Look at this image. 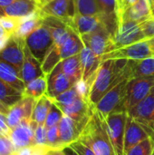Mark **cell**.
<instances>
[{
    "label": "cell",
    "instance_id": "1",
    "mask_svg": "<svg viewBox=\"0 0 154 155\" xmlns=\"http://www.w3.org/2000/svg\"><path fill=\"white\" fill-rule=\"evenodd\" d=\"M133 60H105L103 61L92 84L88 102L94 105L115 84L123 79H131Z\"/></svg>",
    "mask_w": 154,
    "mask_h": 155
},
{
    "label": "cell",
    "instance_id": "2",
    "mask_svg": "<svg viewBox=\"0 0 154 155\" xmlns=\"http://www.w3.org/2000/svg\"><path fill=\"white\" fill-rule=\"evenodd\" d=\"M78 141L88 146L96 155H116L106 130L104 118L95 109L82 130Z\"/></svg>",
    "mask_w": 154,
    "mask_h": 155
},
{
    "label": "cell",
    "instance_id": "3",
    "mask_svg": "<svg viewBox=\"0 0 154 155\" xmlns=\"http://www.w3.org/2000/svg\"><path fill=\"white\" fill-rule=\"evenodd\" d=\"M145 39L147 38L143 29V23L140 24L137 22L117 19L116 26L113 34V45L111 51Z\"/></svg>",
    "mask_w": 154,
    "mask_h": 155
},
{
    "label": "cell",
    "instance_id": "4",
    "mask_svg": "<svg viewBox=\"0 0 154 155\" xmlns=\"http://www.w3.org/2000/svg\"><path fill=\"white\" fill-rule=\"evenodd\" d=\"M154 87V75L130 79L126 85L125 96L118 112H128L143 98Z\"/></svg>",
    "mask_w": 154,
    "mask_h": 155
},
{
    "label": "cell",
    "instance_id": "5",
    "mask_svg": "<svg viewBox=\"0 0 154 155\" xmlns=\"http://www.w3.org/2000/svg\"><path fill=\"white\" fill-rule=\"evenodd\" d=\"M32 54L42 64L54 45V38L45 24H42L25 39Z\"/></svg>",
    "mask_w": 154,
    "mask_h": 155
},
{
    "label": "cell",
    "instance_id": "6",
    "mask_svg": "<svg viewBox=\"0 0 154 155\" xmlns=\"http://www.w3.org/2000/svg\"><path fill=\"white\" fill-rule=\"evenodd\" d=\"M127 112H114L104 118L106 130L116 155L124 154V134Z\"/></svg>",
    "mask_w": 154,
    "mask_h": 155
},
{
    "label": "cell",
    "instance_id": "7",
    "mask_svg": "<svg viewBox=\"0 0 154 155\" xmlns=\"http://www.w3.org/2000/svg\"><path fill=\"white\" fill-rule=\"evenodd\" d=\"M154 56L149 39L140 41L138 43L129 45L101 56L102 61L105 60H141Z\"/></svg>",
    "mask_w": 154,
    "mask_h": 155
},
{
    "label": "cell",
    "instance_id": "8",
    "mask_svg": "<svg viewBox=\"0 0 154 155\" xmlns=\"http://www.w3.org/2000/svg\"><path fill=\"white\" fill-rule=\"evenodd\" d=\"M129 80V78H126L119 82L112 89H110L94 105V109L103 118L107 117L112 113L118 112L120 110L125 96L126 85Z\"/></svg>",
    "mask_w": 154,
    "mask_h": 155
},
{
    "label": "cell",
    "instance_id": "9",
    "mask_svg": "<svg viewBox=\"0 0 154 155\" xmlns=\"http://www.w3.org/2000/svg\"><path fill=\"white\" fill-rule=\"evenodd\" d=\"M43 17L53 16L64 22L68 26L76 15L74 0H51L39 8Z\"/></svg>",
    "mask_w": 154,
    "mask_h": 155
},
{
    "label": "cell",
    "instance_id": "10",
    "mask_svg": "<svg viewBox=\"0 0 154 155\" xmlns=\"http://www.w3.org/2000/svg\"><path fill=\"white\" fill-rule=\"evenodd\" d=\"M128 115L141 124L150 134L154 122V87L139 104L127 112Z\"/></svg>",
    "mask_w": 154,
    "mask_h": 155
},
{
    "label": "cell",
    "instance_id": "11",
    "mask_svg": "<svg viewBox=\"0 0 154 155\" xmlns=\"http://www.w3.org/2000/svg\"><path fill=\"white\" fill-rule=\"evenodd\" d=\"M80 37L84 45L99 56L111 51L113 45V33L106 27H102L91 34Z\"/></svg>",
    "mask_w": 154,
    "mask_h": 155
},
{
    "label": "cell",
    "instance_id": "12",
    "mask_svg": "<svg viewBox=\"0 0 154 155\" xmlns=\"http://www.w3.org/2000/svg\"><path fill=\"white\" fill-rule=\"evenodd\" d=\"M36 99L24 96L19 102L13 105L6 115V124L10 129L18 126L22 122H30Z\"/></svg>",
    "mask_w": 154,
    "mask_h": 155
},
{
    "label": "cell",
    "instance_id": "13",
    "mask_svg": "<svg viewBox=\"0 0 154 155\" xmlns=\"http://www.w3.org/2000/svg\"><path fill=\"white\" fill-rule=\"evenodd\" d=\"M47 76V92L46 94L50 98H54L62 93L72 88L75 84L63 72L61 62L55 65Z\"/></svg>",
    "mask_w": 154,
    "mask_h": 155
},
{
    "label": "cell",
    "instance_id": "14",
    "mask_svg": "<svg viewBox=\"0 0 154 155\" xmlns=\"http://www.w3.org/2000/svg\"><path fill=\"white\" fill-rule=\"evenodd\" d=\"M25 41L17 39L11 35L5 47L0 52V60L14 66L21 74L24 62V46Z\"/></svg>",
    "mask_w": 154,
    "mask_h": 155
},
{
    "label": "cell",
    "instance_id": "15",
    "mask_svg": "<svg viewBox=\"0 0 154 155\" xmlns=\"http://www.w3.org/2000/svg\"><path fill=\"white\" fill-rule=\"evenodd\" d=\"M79 56L83 71L82 80L91 87L95 78V74L103 61L101 56L95 54L89 47L85 45L80 52Z\"/></svg>",
    "mask_w": 154,
    "mask_h": 155
},
{
    "label": "cell",
    "instance_id": "16",
    "mask_svg": "<svg viewBox=\"0 0 154 155\" xmlns=\"http://www.w3.org/2000/svg\"><path fill=\"white\" fill-rule=\"evenodd\" d=\"M59 145L61 150H64L72 143L78 141L79 136L84 129L71 117L64 114L59 124Z\"/></svg>",
    "mask_w": 154,
    "mask_h": 155
},
{
    "label": "cell",
    "instance_id": "17",
    "mask_svg": "<svg viewBox=\"0 0 154 155\" xmlns=\"http://www.w3.org/2000/svg\"><path fill=\"white\" fill-rule=\"evenodd\" d=\"M59 108L62 110L64 114L71 117L83 128L87 124L94 109V107L91 105L88 101L83 99L82 97L77 98L69 105Z\"/></svg>",
    "mask_w": 154,
    "mask_h": 155
},
{
    "label": "cell",
    "instance_id": "18",
    "mask_svg": "<svg viewBox=\"0 0 154 155\" xmlns=\"http://www.w3.org/2000/svg\"><path fill=\"white\" fill-rule=\"evenodd\" d=\"M117 19L133 21L140 24L153 20L154 16L152 10L151 0H138L134 5L118 15L116 20Z\"/></svg>",
    "mask_w": 154,
    "mask_h": 155
},
{
    "label": "cell",
    "instance_id": "19",
    "mask_svg": "<svg viewBox=\"0 0 154 155\" xmlns=\"http://www.w3.org/2000/svg\"><path fill=\"white\" fill-rule=\"evenodd\" d=\"M151 137L149 132L138 122L128 115L124 134V154L133 146Z\"/></svg>",
    "mask_w": 154,
    "mask_h": 155
},
{
    "label": "cell",
    "instance_id": "20",
    "mask_svg": "<svg viewBox=\"0 0 154 155\" xmlns=\"http://www.w3.org/2000/svg\"><path fill=\"white\" fill-rule=\"evenodd\" d=\"M45 75L43 69L42 64L32 54L29 48L25 45L24 46V62L21 70V78L25 84L31 81Z\"/></svg>",
    "mask_w": 154,
    "mask_h": 155
},
{
    "label": "cell",
    "instance_id": "21",
    "mask_svg": "<svg viewBox=\"0 0 154 155\" xmlns=\"http://www.w3.org/2000/svg\"><path fill=\"white\" fill-rule=\"evenodd\" d=\"M39 9L36 0H15L0 11V16L22 18Z\"/></svg>",
    "mask_w": 154,
    "mask_h": 155
},
{
    "label": "cell",
    "instance_id": "22",
    "mask_svg": "<svg viewBox=\"0 0 154 155\" xmlns=\"http://www.w3.org/2000/svg\"><path fill=\"white\" fill-rule=\"evenodd\" d=\"M34 132L30 126V122H22L18 126L12 129L10 139L17 150L34 145Z\"/></svg>",
    "mask_w": 154,
    "mask_h": 155
},
{
    "label": "cell",
    "instance_id": "23",
    "mask_svg": "<svg viewBox=\"0 0 154 155\" xmlns=\"http://www.w3.org/2000/svg\"><path fill=\"white\" fill-rule=\"evenodd\" d=\"M0 79L24 94L25 84L21 78L20 73L14 66L2 60H0Z\"/></svg>",
    "mask_w": 154,
    "mask_h": 155
},
{
    "label": "cell",
    "instance_id": "24",
    "mask_svg": "<svg viewBox=\"0 0 154 155\" xmlns=\"http://www.w3.org/2000/svg\"><path fill=\"white\" fill-rule=\"evenodd\" d=\"M61 64H62L63 72L70 78V80L74 84L82 79L83 71H82L79 54L62 60Z\"/></svg>",
    "mask_w": 154,
    "mask_h": 155
},
{
    "label": "cell",
    "instance_id": "25",
    "mask_svg": "<svg viewBox=\"0 0 154 155\" xmlns=\"http://www.w3.org/2000/svg\"><path fill=\"white\" fill-rule=\"evenodd\" d=\"M52 104L53 101L47 94H44L40 98L36 99L31 120L35 122L37 124H44Z\"/></svg>",
    "mask_w": 154,
    "mask_h": 155
},
{
    "label": "cell",
    "instance_id": "26",
    "mask_svg": "<svg viewBox=\"0 0 154 155\" xmlns=\"http://www.w3.org/2000/svg\"><path fill=\"white\" fill-rule=\"evenodd\" d=\"M24 97V94L0 79V102L11 108Z\"/></svg>",
    "mask_w": 154,
    "mask_h": 155
},
{
    "label": "cell",
    "instance_id": "27",
    "mask_svg": "<svg viewBox=\"0 0 154 155\" xmlns=\"http://www.w3.org/2000/svg\"><path fill=\"white\" fill-rule=\"evenodd\" d=\"M152 75H154V56L133 61L131 79Z\"/></svg>",
    "mask_w": 154,
    "mask_h": 155
},
{
    "label": "cell",
    "instance_id": "28",
    "mask_svg": "<svg viewBox=\"0 0 154 155\" xmlns=\"http://www.w3.org/2000/svg\"><path fill=\"white\" fill-rule=\"evenodd\" d=\"M46 92H47V76L45 74L25 84L24 96L38 99L44 94H46Z\"/></svg>",
    "mask_w": 154,
    "mask_h": 155
},
{
    "label": "cell",
    "instance_id": "29",
    "mask_svg": "<svg viewBox=\"0 0 154 155\" xmlns=\"http://www.w3.org/2000/svg\"><path fill=\"white\" fill-rule=\"evenodd\" d=\"M76 15H103L97 0H76Z\"/></svg>",
    "mask_w": 154,
    "mask_h": 155
},
{
    "label": "cell",
    "instance_id": "30",
    "mask_svg": "<svg viewBox=\"0 0 154 155\" xmlns=\"http://www.w3.org/2000/svg\"><path fill=\"white\" fill-rule=\"evenodd\" d=\"M81 97L77 91L75 86H73L72 88L68 89L67 91L62 93L61 94L57 95L54 98H51L53 103L55 104L58 107H63V106H66L71 104L72 103H74L77 98Z\"/></svg>",
    "mask_w": 154,
    "mask_h": 155
},
{
    "label": "cell",
    "instance_id": "31",
    "mask_svg": "<svg viewBox=\"0 0 154 155\" xmlns=\"http://www.w3.org/2000/svg\"><path fill=\"white\" fill-rule=\"evenodd\" d=\"M154 151V142L149 137L133 146L125 155H152Z\"/></svg>",
    "mask_w": 154,
    "mask_h": 155
},
{
    "label": "cell",
    "instance_id": "32",
    "mask_svg": "<svg viewBox=\"0 0 154 155\" xmlns=\"http://www.w3.org/2000/svg\"><path fill=\"white\" fill-rule=\"evenodd\" d=\"M63 116H64V113L62 112V110L55 104L53 103V104L49 110V113L47 114L45 123H44L45 127L48 129L50 127L58 125L61 119L63 118Z\"/></svg>",
    "mask_w": 154,
    "mask_h": 155
},
{
    "label": "cell",
    "instance_id": "33",
    "mask_svg": "<svg viewBox=\"0 0 154 155\" xmlns=\"http://www.w3.org/2000/svg\"><path fill=\"white\" fill-rule=\"evenodd\" d=\"M103 14L110 18H117L118 13V3L116 0H97Z\"/></svg>",
    "mask_w": 154,
    "mask_h": 155
},
{
    "label": "cell",
    "instance_id": "34",
    "mask_svg": "<svg viewBox=\"0 0 154 155\" xmlns=\"http://www.w3.org/2000/svg\"><path fill=\"white\" fill-rule=\"evenodd\" d=\"M46 145L53 150H61L59 145V129L58 125L47 129L46 133Z\"/></svg>",
    "mask_w": 154,
    "mask_h": 155
},
{
    "label": "cell",
    "instance_id": "35",
    "mask_svg": "<svg viewBox=\"0 0 154 155\" xmlns=\"http://www.w3.org/2000/svg\"><path fill=\"white\" fill-rule=\"evenodd\" d=\"M20 21L19 18H15V17H11V16H0V25L3 27V29L8 34V35H13L18 25H19Z\"/></svg>",
    "mask_w": 154,
    "mask_h": 155
},
{
    "label": "cell",
    "instance_id": "36",
    "mask_svg": "<svg viewBox=\"0 0 154 155\" xmlns=\"http://www.w3.org/2000/svg\"><path fill=\"white\" fill-rule=\"evenodd\" d=\"M17 149L10 138L0 136V155H14Z\"/></svg>",
    "mask_w": 154,
    "mask_h": 155
},
{
    "label": "cell",
    "instance_id": "37",
    "mask_svg": "<svg viewBox=\"0 0 154 155\" xmlns=\"http://www.w3.org/2000/svg\"><path fill=\"white\" fill-rule=\"evenodd\" d=\"M46 133L47 128L44 124H38L34 134V145H46Z\"/></svg>",
    "mask_w": 154,
    "mask_h": 155
},
{
    "label": "cell",
    "instance_id": "38",
    "mask_svg": "<svg viewBox=\"0 0 154 155\" xmlns=\"http://www.w3.org/2000/svg\"><path fill=\"white\" fill-rule=\"evenodd\" d=\"M69 147H71L74 152H76L79 155H96L88 146L84 145L79 141L74 142Z\"/></svg>",
    "mask_w": 154,
    "mask_h": 155
},
{
    "label": "cell",
    "instance_id": "39",
    "mask_svg": "<svg viewBox=\"0 0 154 155\" xmlns=\"http://www.w3.org/2000/svg\"><path fill=\"white\" fill-rule=\"evenodd\" d=\"M137 1L138 0H121V4H120V7H119V11H118L117 16L120 15L122 13H123L129 7H131L133 5H134Z\"/></svg>",
    "mask_w": 154,
    "mask_h": 155
},
{
    "label": "cell",
    "instance_id": "40",
    "mask_svg": "<svg viewBox=\"0 0 154 155\" xmlns=\"http://www.w3.org/2000/svg\"><path fill=\"white\" fill-rule=\"evenodd\" d=\"M34 154V145L27 146L17 150L16 155H33Z\"/></svg>",
    "mask_w": 154,
    "mask_h": 155
},
{
    "label": "cell",
    "instance_id": "41",
    "mask_svg": "<svg viewBox=\"0 0 154 155\" xmlns=\"http://www.w3.org/2000/svg\"><path fill=\"white\" fill-rule=\"evenodd\" d=\"M10 37H11V35H6V36H5V37H3V38L0 39V52L5 47V45H7V43H8V41H9V39H10Z\"/></svg>",
    "mask_w": 154,
    "mask_h": 155
},
{
    "label": "cell",
    "instance_id": "42",
    "mask_svg": "<svg viewBox=\"0 0 154 155\" xmlns=\"http://www.w3.org/2000/svg\"><path fill=\"white\" fill-rule=\"evenodd\" d=\"M9 110H10L9 107H7L6 105H5L4 104H2V103L0 102V114H1V115H4V116L6 117V115H7L8 113H9Z\"/></svg>",
    "mask_w": 154,
    "mask_h": 155
},
{
    "label": "cell",
    "instance_id": "43",
    "mask_svg": "<svg viewBox=\"0 0 154 155\" xmlns=\"http://www.w3.org/2000/svg\"><path fill=\"white\" fill-rule=\"evenodd\" d=\"M15 1V0H0V11L8 6L9 5H11L12 3H14Z\"/></svg>",
    "mask_w": 154,
    "mask_h": 155
},
{
    "label": "cell",
    "instance_id": "44",
    "mask_svg": "<svg viewBox=\"0 0 154 155\" xmlns=\"http://www.w3.org/2000/svg\"><path fill=\"white\" fill-rule=\"evenodd\" d=\"M45 155H66L64 150H50Z\"/></svg>",
    "mask_w": 154,
    "mask_h": 155
},
{
    "label": "cell",
    "instance_id": "45",
    "mask_svg": "<svg viewBox=\"0 0 154 155\" xmlns=\"http://www.w3.org/2000/svg\"><path fill=\"white\" fill-rule=\"evenodd\" d=\"M64 151L66 155H79L76 152H74L71 147H66Z\"/></svg>",
    "mask_w": 154,
    "mask_h": 155
},
{
    "label": "cell",
    "instance_id": "46",
    "mask_svg": "<svg viewBox=\"0 0 154 155\" xmlns=\"http://www.w3.org/2000/svg\"><path fill=\"white\" fill-rule=\"evenodd\" d=\"M6 35H8V34L3 29V27L0 25V39L1 38H3V37H5V36H6Z\"/></svg>",
    "mask_w": 154,
    "mask_h": 155
},
{
    "label": "cell",
    "instance_id": "47",
    "mask_svg": "<svg viewBox=\"0 0 154 155\" xmlns=\"http://www.w3.org/2000/svg\"><path fill=\"white\" fill-rule=\"evenodd\" d=\"M49 1H51V0H37V4H38L39 8H40V7H42L44 5H45L46 3H48Z\"/></svg>",
    "mask_w": 154,
    "mask_h": 155
},
{
    "label": "cell",
    "instance_id": "48",
    "mask_svg": "<svg viewBox=\"0 0 154 155\" xmlns=\"http://www.w3.org/2000/svg\"><path fill=\"white\" fill-rule=\"evenodd\" d=\"M149 41H150V44H151V46H152V51H153V54H154V37H152V38H150V39H149Z\"/></svg>",
    "mask_w": 154,
    "mask_h": 155
},
{
    "label": "cell",
    "instance_id": "49",
    "mask_svg": "<svg viewBox=\"0 0 154 155\" xmlns=\"http://www.w3.org/2000/svg\"><path fill=\"white\" fill-rule=\"evenodd\" d=\"M151 137H152V139L153 140V142H154V122H153V124H152V133H151Z\"/></svg>",
    "mask_w": 154,
    "mask_h": 155
},
{
    "label": "cell",
    "instance_id": "50",
    "mask_svg": "<svg viewBox=\"0 0 154 155\" xmlns=\"http://www.w3.org/2000/svg\"><path fill=\"white\" fill-rule=\"evenodd\" d=\"M151 3H152V14L154 16V0H151Z\"/></svg>",
    "mask_w": 154,
    "mask_h": 155
},
{
    "label": "cell",
    "instance_id": "51",
    "mask_svg": "<svg viewBox=\"0 0 154 155\" xmlns=\"http://www.w3.org/2000/svg\"><path fill=\"white\" fill-rule=\"evenodd\" d=\"M117 3H118V11H119V7H120V4H121V0H116ZM118 14V13H117Z\"/></svg>",
    "mask_w": 154,
    "mask_h": 155
},
{
    "label": "cell",
    "instance_id": "52",
    "mask_svg": "<svg viewBox=\"0 0 154 155\" xmlns=\"http://www.w3.org/2000/svg\"><path fill=\"white\" fill-rule=\"evenodd\" d=\"M152 155H154V151H153V153H152Z\"/></svg>",
    "mask_w": 154,
    "mask_h": 155
},
{
    "label": "cell",
    "instance_id": "53",
    "mask_svg": "<svg viewBox=\"0 0 154 155\" xmlns=\"http://www.w3.org/2000/svg\"><path fill=\"white\" fill-rule=\"evenodd\" d=\"M74 2H76V0H74Z\"/></svg>",
    "mask_w": 154,
    "mask_h": 155
},
{
    "label": "cell",
    "instance_id": "54",
    "mask_svg": "<svg viewBox=\"0 0 154 155\" xmlns=\"http://www.w3.org/2000/svg\"><path fill=\"white\" fill-rule=\"evenodd\" d=\"M0 136H1V135H0Z\"/></svg>",
    "mask_w": 154,
    "mask_h": 155
}]
</instances>
